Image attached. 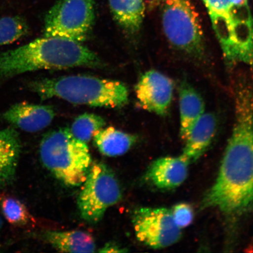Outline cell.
<instances>
[{"label": "cell", "mask_w": 253, "mask_h": 253, "mask_svg": "<svg viewBox=\"0 0 253 253\" xmlns=\"http://www.w3.org/2000/svg\"><path fill=\"white\" fill-rule=\"evenodd\" d=\"M102 65L98 56L76 41L43 37L0 52V82L26 72Z\"/></svg>", "instance_id": "2"}, {"label": "cell", "mask_w": 253, "mask_h": 253, "mask_svg": "<svg viewBox=\"0 0 253 253\" xmlns=\"http://www.w3.org/2000/svg\"><path fill=\"white\" fill-rule=\"evenodd\" d=\"M108 1L111 12L116 23L127 33H137L145 17L144 0Z\"/></svg>", "instance_id": "16"}, {"label": "cell", "mask_w": 253, "mask_h": 253, "mask_svg": "<svg viewBox=\"0 0 253 253\" xmlns=\"http://www.w3.org/2000/svg\"><path fill=\"white\" fill-rule=\"evenodd\" d=\"M106 124L105 120L102 117L94 114L84 113L75 119L70 129L76 138L87 143L91 140L95 132L103 128Z\"/></svg>", "instance_id": "21"}, {"label": "cell", "mask_w": 253, "mask_h": 253, "mask_svg": "<svg viewBox=\"0 0 253 253\" xmlns=\"http://www.w3.org/2000/svg\"><path fill=\"white\" fill-rule=\"evenodd\" d=\"M235 103V124L219 172L201 205L230 216L253 207V90L248 82L237 85Z\"/></svg>", "instance_id": "1"}, {"label": "cell", "mask_w": 253, "mask_h": 253, "mask_svg": "<svg viewBox=\"0 0 253 253\" xmlns=\"http://www.w3.org/2000/svg\"><path fill=\"white\" fill-rule=\"evenodd\" d=\"M94 5V0H58L45 15L43 37L84 42L93 26Z\"/></svg>", "instance_id": "8"}, {"label": "cell", "mask_w": 253, "mask_h": 253, "mask_svg": "<svg viewBox=\"0 0 253 253\" xmlns=\"http://www.w3.org/2000/svg\"><path fill=\"white\" fill-rule=\"evenodd\" d=\"M55 116V110L52 106L21 102L6 110L2 118L21 130L35 132L45 128Z\"/></svg>", "instance_id": "11"}, {"label": "cell", "mask_w": 253, "mask_h": 253, "mask_svg": "<svg viewBox=\"0 0 253 253\" xmlns=\"http://www.w3.org/2000/svg\"><path fill=\"white\" fill-rule=\"evenodd\" d=\"M171 211L174 221L180 229L188 227L194 220V210L189 204H176L171 209Z\"/></svg>", "instance_id": "22"}, {"label": "cell", "mask_w": 253, "mask_h": 253, "mask_svg": "<svg viewBox=\"0 0 253 253\" xmlns=\"http://www.w3.org/2000/svg\"><path fill=\"white\" fill-rule=\"evenodd\" d=\"M217 127L216 116L205 113L193 127L183 148L182 156L190 163L199 159L208 149L212 141Z\"/></svg>", "instance_id": "13"}, {"label": "cell", "mask_w": 253, "mask_h": 253, "mask_svg": "<svg viewBox=\"0 0 253 253\" xmlns=\"http://www.w3.org/2000/svg\"><path fill=\"white\" fill-rule=\"evenodd\" d=\"M128 251L114 242H109L99 250V253H125Z\"/></svg>", "instance_id": "23"}, {"label": "cell", "mask_w": 253, "mask_h": 253, "mask_svg": "<svg viewBox=\"0 0 253 253\" xmlns=\"http://www.w3.org/2000/svg\"><path fill=\"white\" fill-rule=\"evenodd\" d=\"M180 135L185 141L193 127L205 113L204 99L191 84L183 82L179 87Z\"/></svg>", "instance_id": "15"}, {"label": "cell", "mask_w": 253, "mask_h": 253, "mask_svg": "<svg viewBox=\"0 0 253 253\" xmlns=\"http://www.w3.org/2000/svg\"><path fill=\"white\" fill-rule=\"evenodd\" d=\"M2 225H3V221L1 219V216H0V232H1V230L2 229Z\"/></svg>", "instance_id": "24"}, {"label": "cell", "mask_w": 253, "mask_h": 253, "mask_svg": "<svg viewBox=\"0 0 253 253\" xmlns=\"http://www.w3.org/2000/svg\"><path fill=\"white\" fill-rule=\"evenodd\" d=\"M225 61H235L253 49V16L249 0H202Z\"/></svg>", "instance_id": "4"}, {"label": "cell", "mask_w": 253, "mask_h": 253, "mask_svg": "<svg viewBox=\"0 0 253 253\" xmlns=\"http://www.w3.org/2000/svg\"><path fill=\"white\" fill-rule=\"evenodd\" d=\"M78 206L82 219L90 223L102 220L107 209L121 201L122 192L115 174L102 163L90 167Z\"/></svg>", "instance_id": "7"}, {"label": "cell", "mask_w": 253, "mask_h": 253, "mask_svg": "<svg viewBox=\"0 0 253 253\" xmlns=\"http://www.w3.org/2000/svg\"><path fill=\"white\" fill-rule=\"evenodd\" d=\"M28 87L42 100L58 97L74 104L120 108L128 102V89L122 82L90 76H68L32 81Z\"/></svg>", "instance_id": "3"}, {"label": "cell", "mask_w": 253, "mask_h": 253, "mask_svg": "<svg viewBox=\"0 0 253 253\" xmlns=\"http://www.w3.org/2000/svg\"><path fill=\"white\" fill-rule=\"evenodd\" d=\"M44 236L49 244L61 252L93 253L96 248L93 237L83 231H47Z\"/></svg>", "instance_id": "17"}, {"label": "cell", "mask_w": 253, "mask_h": 253, "mask_svg": "<svg viewBox=\"0 0 253 253\" xmlns=\"http://www.w3.org/2000/svg\"><path fill=\"white\" fill-rule=\"evenodd\" d=\"M94 144L101 153L108 157L122 156L131 149L137 137L120 131L112 126L102 128L95 132Z\"/></svg>", "instance_id": "18"}, {"label": "cell", "mask_w": 253, "mask_h": 253, "mask_svg": "<svg viewBox=\"0 0 253 253\" xmlns=\"http://www.w3.org/2000/svg\"><path fill=\"white\" fill-rule=\"evenodd\" d=\"M21 152V141L14 128L0 129V186L14 181Z\"/></svg>", "instance_id": "14"}, {"label": "cell", "mask_w": 253, "mask_h": 253, "mask_svg": "<svg viewBox=\"0 0 253 253\" xmlns=\"http://www.w3.org/2000/svg\"><path fill=\"white\" fill-rule=\"evenodd\" d=\"M164 34L172 46L193 58L205 54L204 32L191 0H160Z\"/></svg>", "instance_id": "6"}, {"label": "cell", "mask_w": 253, "mask_h": 253, "mask_svg": "<svg viewBox=\"0 0 253 253\" xmlns=\"http://www.w3.org/2000/svg\"><path fill=\"white\" fill-rule=\"evenodd\" d=\"M142 108L159 116H165L171 105L174 83L171 79L156 70L142 75L135 87Z\"/></svg>", "instance_id": "10"}, {"label": "cell", "mask_w": 253, "mask_h": 253, "mask_svg": "<svg viewBox=\"0 0 253 253\" xmlns=\"http://www.w3.org/2000/svg\"><path fill=\"white\" fill-rule=\"evenodd\" d=\"M132 223L139 241L152 249L168 248L181 238V229L176 225L169 209H136Z\"/></svg>", "instance_id": "9"}, {"label": "cell", "mask_w": 253, "mask_h": 253, "mask_svg": "<svg viewBox=\"0 0 253 253\" xmlns=\"http://www.w3.org/2000/svg\"><path fill=\"white\" fill-rule=\"evenodd\" d=\"M0 210L12 226L24 228L35 222L26 206L18 199L5 193L0 192Z\"/></svg>", "instance_id": "19"}, {"label": "cell", "mask_w": 253, "mask_h": 253, "mask_svg": "<svg viewBox=\"0 0 253 253\" xmlns=\"http://www.w3.org/2000/svg\"><path fill=\"white\" fill-rule=\"evenodd\" d=\"M40 154L44 167L56 179L72 187L83 184L92 162L87 143L78 140L66 127L44 136Z\"/></svg>", "instance_id": "5"}, {"label": "cell", "mask_w": 253, "mask_h": 253, "mask_svg": "<svg viewBox=\"0 0 253 253\" xmlns=\"http://www.w3.org/2000/svg\"><path fill=\"white\" fill-rule=\"evenodd\" d=\"M29 30L27 22L20 16L0 17V46L20 40L27 36Z\"/></svg>", "instance_id": "20"}, {"label": "cell", "mask_w": 253, "mask_h": 253, "mask_svg": "<svg viewBox=\"0 0 253 253\" xmlns=\"http://www.w3.org/2000/svg\"><path fill=\"white\" fill-rule=\"evenodd\" d=\"M189 164L182 155L158 158L148 168L145 179L158 189L178 188L187 178Z\"/></svg>", "instance_id": "12"}]
</instances>
